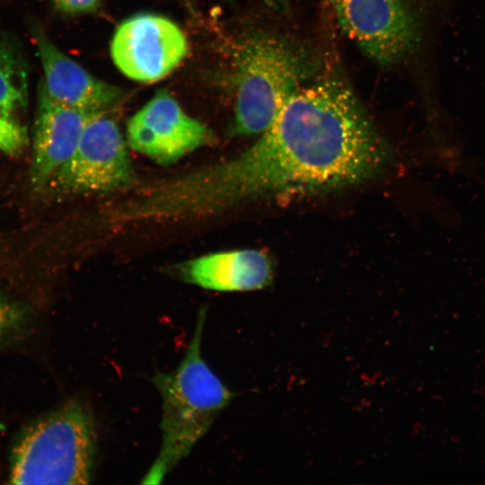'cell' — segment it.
Segmentation results:
<instances>
[{
	"label": "cell",
	"mask_w": 485,
	"mask_h": 485,
	"mask_svg": "<svg viewBox=\"0 0 485 485\" xmlns=\"http://www.w3.org/2000/svg\"><path fill=\"white\" fill-rule=\"evenodd\" d=\"M260 135L231 159L139 187L136 216L181 222L259 198L334 190L375 176L392 158L335 65L326 64L296 90Z\"/></svg>",
	"instance_id": "1"
},
{
	"label": "cell",
	"mask_w": 485,
	"mask_h": 485,
	"mask_svg": "<svg viewBox=\"0 0 485 485\" xmlns=\"http://www.w3.org/2000/svg\"><path fill=\"white\" fill-rule=\"evenodd\" d=\"M234 108L231 133L262 134L290 96L323 66L313 48L263 29L249 31L233 45Z\"/></svg>",
	"instance_id": "2"
},
{
	"label": "cell",
	"mask_w": 485,
	"mask_h": 485,
	"mask_svg": "<svg viewBox=\"0 0 485 485\" xmlns=\"http://www.w3.org/2000/svg\"><path fill=\"white\" fill-rule=\"evenodd\" d=\"M205 313L200 312L191 341L179 366L154 378L163 402L162 445L143 483H160L207 433L234 393L201 356Z\"/></svg>",
	"instance_id": "3"
},
{
	"label": "cell",
	"mask_w": 485,
	"mask_h": 485,
	"mask_svg": "<svg viewBox=\"0 0 485 485\" xmlns=\"http://www.w3.org/2000/svg\"><path fill=\"white\" fill-rule=\"evenodd\" d=\"M96 454L93 420L77 401L33 420L22 431L12 453L13 484H88Z\"/></svg>",
	"instance_id": "4"
},
{
	"label": "cell",
	"mask_w": 485,
	"mask_h": 485,
	"mask_svg": "<svg viewBox=\"0 0 485 485\" xmlns=\"http://www.w3.org/2000/svg\"><path fill=\"white\" fill-rule=\"evenodd\" d=\"M116 120L108 112L86 125L73 155L50 178L44 191L58 198L107 194L129 189L137 173Z\"/></svg>",
	"instance_id": "5"
},
{
	"label": "cell",
	"mask_w": 485,
	"mask_h": 485,
	"mask_svg": "<svg viewBox=\"0 0 485 485\" xmlns=\"http://www.w3.org/2000/svg\"><path fill=\"white\" fill-rule=\"evenodd\" d=\"M339 26L371 60L391 66L413 52L419 17L412 0H329Z\"/></svg>",
	"instance_id": "6"
},
{
	"label": "cell",
	"mask_w": 485,
	"mask_h": 485,
	"mask_svg": "<svg viewBox=\"0 0 485 485\" xmlns=\"http://www.w3.org/2000/svg\"><path fill=\"white\" fill-rule=\"evenodd\" d=\"M187 50V39L176 23L147 13L121 22L110 44L118 69L140 83H154L167 76L182 62Z\"/></svg>",
	"instance_id": "7"
},
{
	"label": "cell",
	"mask_w": 485,
	"mask_h": 485,
	"mask_svg": "<svg viewBox=\"0 0 485 485\" xmlns=\"http://www.w3.org/2000/svg\"><path fill=\"white\" fill-rule=\"evenodd\" d=\"M126 132L128 147L163 166L216 141L212 130L188 115L164 90L129 119Z\"/></svg>",
	"instance_id": "8"
},
{
	"label": "cell",
	"mask_w": 485,
	"mask_h": 485,
	"mask_svg": "<svg viewBox=\"0 0 485 485\" xmlns=\"http://www.w3.org/2000/svg\"><path fill=\"white\" fill-rule=\"evenodd\" d=\"M98 114L54 101L40 80L30 170L31 183L36 190H43L52 175L69 160L87 123Z\"/></svg>",
	"instance_id": "9"
},
{
	"label": "cell",
	"mask_w": 485,
	"mask_h": 485,
	"mask_svg": "<svg viewBox=\"0 0 485 485\" xmlns=\"http://www.w3.org/2000/svg\"><path fill=\"white\" fill-rule=\"evenodd\" d=\"M44 77L41 82L51 99L92 113L109 112L124 97L123 92L88 73L63 53L38 26L31 30Z\"/></svg>",
	"instance_id": "10"
},
{
	"label": "cell",
	"mask_w": 485,
	"mask_h": 485,
	"mask_svg": "<svg viewBox=\"0 0 485 485\" xmlns=\"http://www.w3.org/2000/svg\"><path fill=\"white\" fill-rule=\"evenodd\" d=\"M172 271L187 283L222 292L260 289L273 276L269 258L257 250L206 254L178 263Z\"/></svg>",
	"instance_id": "11"
},
{
	"label": "cell",
	"mask_w": 485,
	"mask_h": 485,
	"mask_svg": "<svg viewBox=\"0 0 485 485\" xmlns=\"http://www.w3.org/2000/svg\"><path fill=\"white\" fill-rule=\"evenodd\" d=\"M29 80L18 48L0 36V152L19 154L28 145Z\"/></svg>",
	"instance_id": "12"
},
{
	"label": "cell",
	"mask_w": 485,
	"mask_h": 485,
	"mask_svg": "<svg viewBox=\"0 0 485 485\" xmlns=\"http://www.w3.org/2000/svg\"><path fill=\"white\" fill-rule=\"evenodd\" d=\"M23 320V309L0 295V340L16 330Z\"/></svg>",
	"instance_id": "13"
},
{
	"label": "cell",
	"mask_w": 485,
	"mask_h": 485,
	"mask_svg": "<svg viewBox=\"0 0 485 485\" xmlns=\"http://www.w3.org/2000/svg\"><path fill=\"white\" fill-rule=\"evenodd\" d=\"M55 7L67 14H82L96 10L102 0H52Z\"/></svg>",
	"instance_id": "14"
},
{
	"label": "cell",
	"mask_w": 485,
	"mask_h": 485,
	"mask_svg": "<svg viewBox=\"0 0 485 485\" xmlns=\"http://www.w3.org/2000/svg\"><path fill=\"white\" fill-rule=\"evenodd\" d=\"M269 4H283L287 0H262Z\"/></svg>",
	"instance_id": "15"
}]
</instances>
